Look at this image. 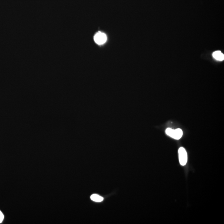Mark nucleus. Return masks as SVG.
I'll use <instances>...</instances> for the list:
<instances>
[{"mask_svg": "<svg viewBox=\"0 0 224 224\" xmlns=\"http://www.w3.org/2000/svg\"><path fill=\"white\" fill-rule=\"evenodd\" d=\"M106 36L105 34L99 32L95 35L94 40L99 45H102L106 41Z\"/></svg>", "mask_w": 224, "mask_h": 224, "instance_id": "3", "label": "nucleus"}, {"mask_svg": "<svg viewBox=\"0 0 224 224\" xmlns=\"http://www.w3.org/2000/svg\"><path fill=\"white\" fill-rule=\"evenodd\" d=\"M3 219H4V215L0 211V223L3 222Z\"/></svg>", "mask_w": 224, "mask_h": 224, "instance_id": "6", "label": "nucleus"}, {"mask_svg": "<svg viewBox=\"0 0 224 224\" xmlns=\"http://www.w3.org/2000/svg\"><path fill=\"white\" fill-rule=\"evenodd\" d=\"M166 133L168 136L175 140H179L183 136V131L180 128L173 129L170 128H168L166 130Z\"/></svg>", "mask_w": 224, "mask_h": 224, "instance_id": "1", "label": "nucleus"}, {"mask_svg": "<svg viewBox=\"0 0 224 224\" xmlns=\"http://www.w3.org/2000/svg\"><path fill=\"white\" fill-rule=\"evenodd\" d=\"M213 56L215 59L218 61H222L224 59V55L220 51H218L215 52L213 54Z\"/></svg>", "mask_w": 224, "mask_h": 224, "instance_id": "4", "label": "nucleus"}, {"mask_svg": "<svg viewBox=\"0 0 224 224\" xmlns=\"http://www.w3.org/2000/svg\"><path fill=\"white\" fill-rule=\"evenodd\" d=\"M178 156L181 165L183 166L186 165L187 162V154L185 149L183 147H181L178 149Z\"/></svg>", "mask_w": 224, "mask_h": 224, "instance_id": "2", "label": "nucleus"}, {"mask_svg": "<svg viewBox=\"0 0 224 224\" xmlns=\"http://www.w3.org/2000/svg\"><path fill=\"white\" fill-rule=\"evenodd\" d=\"M91 199L92 200L96 202H101L103 200V198L97 194H93L91 196Z\"/></svg>", "mask_w": 224, "mask_h": 224, "instance_id": "5", "label": "nucleus"}]
</instances>
